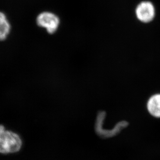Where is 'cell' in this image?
<instances>
[{"instance_id":"5","label":"cell","mask_w":160,"mask_h":160,"mask_svg":"<svg viewBox=\"0 0 160 160\" xmlns=\"http://www.w3.org/2000/svg\"><path fill=\"white\" fill-rule=\"evenodd\" d=\"M11 31V25L3 12H0V41L6 39Z\"/></svg>"},{"instance_id":"1","label":"cell","mask_w":160,"mask_h":160,"mask_svg":"<svg viewBox=\"0 0 160 160\" xmlns=\"http://www.w3.org/2000/svg\"><path fill=\"white\" fill-rule=\"evenodd\" d=\"M22 145L21 138L17 133L0 125V153L9 154L19 151Z\"/></svg>"},{"instance_id":"3","label":"cell","mask_w":160,"mask_h":160,"mask_svg":"<svg viewBox=\"0 0 160 160\" xmlns=\"http://www.w3.org/2000/svg\"><path fill=\"white\" fill-rule=\"evenodd\" d=\"M136 16L140 21L148 22L153 19L155 15L154 6L149 2H143L136 8Z\"/></svg>"},{"instance_id":"2","label":"cell","mask_w":160,"mask_h":160,"mask_svg":"<svg viewBox=\"0 0 160 160\" xmlns=\"http://www.w3.org/2000/svg\"><path fill=\"white\" fill-rule=\"evenodd\" d=\"M36 22L39 27L45 28L48 33L53 34L59 27L60 19L53 13L45 12L38 16Z\"/></svg>"},{"instance_id":"4","label":"cell","mask_w":160,"mask_h":160,"mask_svg":"<svg viewBox=\"0 0 160 160\" xmlns=\"http://www.w3.org/2000/svg\"><path fill=\"white\" fill-rule=\"evenodd\" d=\"M147 108L152 116L160 118V94H155L150 98L147 103Z\"/></svg>"}]
</instances>
